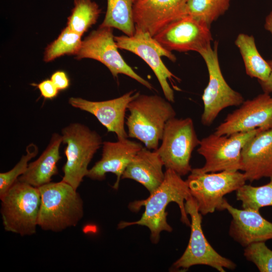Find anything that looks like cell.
I'll use <instances>...</instances> for the list:
<instances>
[{
    "label": "cell",
    "instance_id": "4316f807",
    "mask_svg": "<svg viewBox=\"0 0 272 272\" xmlns=\"http://www.w3.org/2000/svg\"><path fill=\"white\" fill-rule=\"evenodd\" d=\"M81 37V35L66 26L57 38L46 48L44 60L48 62L64 55H76L82 44Z\"/></svg>",
    "mask_w": 272,
    "mask_h": 272
},
{
    "label": "cell",
    "instance_id": "e0dca14e",
    "mask_svg": "<svg viewBox=\"0 0 272 272\" xmlns=\"http://www.w3.org/2000/svg\"><path fill=\"white\" fill-rule=\"evenodd\" d=\"M225 210L232 218L229 235L242 246L272 239V223L264 218L259 211L235 208L225 198L221 211Z\"/></svg>",
    "mask_w": 272,
    "mask_h": 272
},
{
    "label": "cell",
    "instance_id": "484cf974",
    "mask_svg": "<svg viewBox=\"0 0 272 272\" xmlns=\"http://www.w3.org/2000/svg\"><path fill=\"white\" fill-rule=\"evenodd\" d=\"M269 179L264 185L245 184L236 191V199L241 202L243 209L259 211L261 208L272 206V176Z\"/></svg>",
    "mask_w": 272,
    "mask_h": 272
},
{
    "label": "cell",
    "instance_id": "3957f363",
    "mask_svg": "<svg viewBox=\"0 0 272 272\" xmlns=\"http://www.w3.org/2000/svg\"><path fill=\"white\" fill-rule=\"evenodd\" d=\"M38 188L41 196L38 226L42 230L60 232L76 226L82 219L83 201L72 185L61 180Z\"/></svg>",
    "mask_w": 272,
    "mask_h": 272
},
{
    "label": "cell",
    "instance_id": "52a82bcc",
    "mask_svg": "<svg viewBox=\"0 0 272 272\" xmlns=\"http://www.w3.org/2000/svg\"><path fill=\"white\" fill-rule=\"evenodd\" d=\"M161 141L156 151L166 169H171L181 176L190 173L192 169L190 164L191 154L200 143L192 119L175 117L169 120Z\"/></svg>",
    "mask_w": 272,
    "mask_h": 272
},
{
    "label": "cell",
    "instance_id": "83f0119b",
    "mask_svg": "<svg viewBox=\"0 0 272 272\" xmlns=\"http://www.w3.org/2000/svg\"><path fill=\"white\" fill-rule=\"evenodd\" d=\"M27 153L23 155L19 162L10 171L0 173V197L14 184L27 170L29 161L38 154V148L34 144L26 148Z\"/></svg>",
    "mask_w": 272,
    "mask_h": 272
},
{
    "label": "cell",
    "instance_id": "7c38bea8",
    "mask_svg": "<svg viewBox=\"0 0 272 272\" xmlns=\"http://www.w3.org/2000/svg\"><path fill=\"white\" fill-rule=\"evenodd\" d=\"M118 48L113 34L112 28L100 26L82 41L81 47L76 55V58L96 60L104 64L114 78L119 74H123L148 89H153L152 85L149 82L136 73L126 63L118 52Z\"/></svg>",
    "mask_w": 272,
    "mask_h": 272
},
{
    "label": "cell",
    "instance_id": "44dd1931",
    "mask_svg": "<svg viewBox=\"0 0 272 272\" xmlns=\"http://www.w3.org/2000/svg\"><path fill=\"white\" fill-rule=\"evenodd\" d=\"M61 143V135L54 133L46 148L37 160L29 164L18 180L36 187L50 182L52 177L58 174L56 164L61 159L59 148Z\"/></svg>",
    "mask_w": 272,
    "mask_h": 272
},
{
    "label": "cell",
    "instance_id": "d6a6232c",
    "mask_svg": "<svg viewBox=\"0 0 272 272\" xmlns=\"http://www.w3.org/2000/svg\"><path fill=\"white\" fill-rule=\"evenodd\" d=\"M264 28L267 31H269L272 35V11L265 18Z\"/></svg>",
    "mask_w": 272,
    "mask_h": 272
},
{
    "label": "cell",
    "instance_id": "1f68e13d",
    "mask_svg": "<svg viewBox=\"0 0 272 272\" xmlns=\"http://www.w3.org/2000/svg\"><path fill=\"white\" fill-rule=\"evenodd\" d=\"M267 61L272 69V60H268ZM258 82L264 92L267 93L272 92V70L267 80L263 82L258 81Z\"/></svg>",
    "mask_w": 272,
    "mask_h": 272
},
{
    "label": "cell",
    "instance_id": "ffe728a7",
    "mask_svg": "<svg viewBox=\"0 0 272 272\" xmlns=\"http://www.w3.org/2000/svg\"><path fill=\"white\" fill-rule=\"evenodd\" d=\"M164 163L156 150L143 148L128 164L121 179H130L143 185L150 194L161 184L165 177Z\"/></svg>",
    "mask_w": 272,
    "mask_h": 272
},
{
    "label": "cell",
    "instance_id": "4dcf8cb0",
    "mask_svg": "<svg viewBox=\"0 0 272 272\" xmlns=\"http://www.w3.org/2000/svg\"><path fill=\"white\" fill-rule=\"evenodd\" d=\"M50 80L59 91L67 89L70 85V80L66 74L61 71L54 72L51 76Z\"/></svg>",
    "mask_w": 272,
    "mask_h": 272
},
{
    "label": "cell",
    "instance_id": "836d02e7",
    "mask_svg": "<svg viewBox=\"0 0 272 272\" xmlns=\"http://www.w3.org/2000/svg\"></svg>",
    "mask_w": 272,
    "mask_h": 272
},
{
    "label": "cell",
    "instance_id": "ba28073f",
    "mask_svg": "<svg viewBox=\"0 0 272 272\" xmlns=\"http://www.w3.org/2000/svg\"><path fill=\"white\" fill-rule=\"evenodd\" d=\"M185 208L191 220L190 236L184 252L173 263V269L185 271L196 265L209 266L220 272L235 269L236 264L217 252L207 240L202 229V215L192 196L185 201Z\"/></svg>",
    "mask_w": 272,
    "mask_h": 272
},
{
    "label": "cell",
    "instance_id": "7a4b0ae2",
    "mask_svg": "<svg viewBox=\"0 0 272 272\" xmlns=\"http://www.w3.org/2000/svg\"><path fill=\"white\" fill-rule=\"evenodd\" d=\"M170 102L157 95L139 94L127 106L128 137L140 140L148 149L157 150L167 122L176 115Z\"/></svg>",
    "mask_w": 272,
    "mask_h": 272
},
{
    "label": "cell",
    "instance_id": "603a6c76",
    "mask_svg": "<svg viewBox=\"0 0 272 272\" xmlns=\"http://www.w3.org/2000/svg\"><path fill=\"white\" fill-rule=\"evenodd\" d=\"M107 7L103 27L116 28L126 35L131 36L135 32L133 6L135 0H107Z\"/></svg>",
    "mask_w": 272,
    "mask_h": 272
},
{
    "label": "cell",
    "instance_id": "5b68a950",
    "mask_svg": "<svg viewBox=\"0 0 272 272\" xmlns=\"http://www.w3.org/2000/svg\"><path fill=\"white\" fill-rule=\"evenodd\" d=\"M62 143L66 144V161L62 170V180L77 189L86 176L88 165L103 144L101 136L95 130L80 123H72L61 129Z\"/></svg>",
    "mask_w": 272,
    "mask_h": 272
},
{
    "label": "cell",
    "instance_id": "277c9868",
    "mask_svg": "<svg viewBox=\"0 0 272 272\" xmlns=\"http://www.w3.org/2000/svg\"><path fill=\"white\" fill-rule=\"evenodd\" d=\"M0 198L6 231L21 236L36 233L41 204L38 187L17 180Z\"/></svg>",
    "mask_w": 272,
    "mask_h": 272
},
{
    "label": "cell",
    "instance_id": "f546056e",
    "mask_svg": "<svg viewBox=\"0 0 272 272\" xmlns=\"http://www.w3.org/2000/svg\"><path fill=\"white\" fill-rule=\"evenodd\" d=\"M41 95L45 99H52L58 94L59 90L50 79L45 80L36 85Z\"/></svg>",
    "mask_w": 272,
    "mask_h": 272
},
{
    "label": "cell",
    "instance_id": "30bf717a",
    "mask_svg": "<svg viewBox=\"0 0 272 272\" xmlns=\"http://www.w3.org/2000/svg\"><path fill=\"white\" fill-rule=\"evenodd\" d=\"M218 42L199 53L205 60L208 71L209 80L203 91L202 99L203 111L201 123L212 124L219 113L230 106H237L244 101L242 95L228 84L222 73L218 55Z\"/></svg>",
    "mask_w": 272,
    "mask_h": 272
},
{
    "label": "cell",
    "instance_id": "6da1fadb",
    "mask_svg": "<svg viewBox=\"0 0 272 272\" xmlns=\"http://www.w3.org/2000/svg\"><path fill=\"white\" fill-rule=\"evenodd\" d=\"M191 196L186 181L174 171L167 169L163 181L154 192L146 199L129 204V209L133 211L145 207V212L140 219L134 222L122 221L118 225V228L121 229L134 225L146 226L150 230L152 242L156 244L159 241L162 231L171 232L173 230L167 221L166 209L169 203L174 202L177 204L181 222L187 226H190L185 202Z\"/></svg>",
    "mask_w": 272,
    "mask_h": 272
},
{
    "label": "cell",
    "instance_id": "d6986e66",
    "mask_svg": "<svg viewBox=\"0 0 272 272\" xmlns=\"http://www.w3.org/2000/svg\"><path fill=\"white\" fill-rule=\"evenodd\" d=\"M247 180L272 176V127L261 129L241 151V167Z\"/></svg>",
    "mask_w": 272,
    "mask_h": 272
},
{
    "label": "cell",
    "instance_id": "5bb4252c",
    "mask_svg": "<svg viewBox=\"0 0 272 272\" xmlns=\"http://www.w3.org/2000/svg\"><path fill=\"white\" fill-rule=\"evenodd\" d=\"M272 127V97L264 92L251 100L244 101L241 106L229 114L218 126L214 133L219 135L246 132L261 128Z\"/></svg>",
    "mask_w": 272,
    "mask_h": 272
},
{
    "label": "cell",
    "instance_id": "8fae6325",
    "mask_svg": "<svg viewBox=\"0 0 272 272\" xmlns=\"http://www.w3.org/2000/svg\"><path fill=\"white\" fill-rule=\"evenodd\" d=\"M135 32L131 36H114L118 48L130 51L143 59L154 73L165 98L174 102V91L168 80L177 78L166 66L161 57L165 56L175 62L176 56L163 47L148 32L135 27Z\"/></svg>",
    "mask_w": 272,
    "mask_h": 272
},
{
    "label": "cell",
    "instance_id": "cb8c5ba5",
    "mask_svg": "<svg viewBox=\"0 0 272 272\" xmlns=\"http://www.w3.org/2000/svg\"><path fill=\"white\" fill-rule=\"evenodd\" d=\"M101 12V10L94 1L74 0V7L67 18L66 26L82 36L96 23Z\"/></svg>",
    "mask_w": 272,
    "mask_h": 272
},
{
    "label": "cell",
    "instance_id": "9c48e42d",
    "mask_svg": "<svg viewBox=\"0 0 272 272\" xmlns=\"http://www.w3.org/2000/svg\"><path fill=\"white\" fill-rule=\"evenodd\" d=\"M262 129L258 128L230 135L214 133L203 138L200 141L197 151L205 158V163L196 169L203 173L241 170L242 148Z\"/></svg>",
    "mask_w": 272,
    "mask_h": 272
},
{
    "label": "cell",
    "instance_id": "f1b7e54d",
    "mask_svg": "<svg viewBox=\"0 0 272 272\" xmlns=\"http://www.w3.org/2000/svg\"><path fill=\"white\" fill-rule=\"evenodd\" d=\"M245 258L254 264L260 272H272V250L264 241L251 243L245 247Z\"/></svg>",
    "mask_w": 272,
    "mask_h": 272
},
{
    "label": "cell",
    "instance_id": "4fadbf2b",
    "mask_svg": "<svg viewBox=\"0 0 272 272\" xmlns=\"http://www.w3.org/2000/svg\"><path fill=\"white\" fill-rule=\"evenodd\" d=\"M166 50L200 53L211 46L213 37L206 23L186 15L167 25L154 36Z\"/></svg>",
    "mask_w": 272,
    "mask_h": 272
},
{
    "label": "cell",
    "instance_id": "9a60e30c",
    "mask_svg": "<svg viewBox=\"0 0 272 272\" xmlns=\"http://www.w3.org/2000/svg\"><path fill=\"white\" fill-rule=\"evenodd\" d=\"M187 0H135V27L155 36L171 23L187 15Z\"/></svg>",
    "mask_w": 272,
    "mask_h": 272
},
{
    "label": "cell",
    "instance_id": "2e32d148",
    "mask_svg": "<svg viewBox=\"0 0 272 272\" xmlns=\"http://www.w3.org/2000/svg\"><path fill=\"white\" fill-rule=\"evenodd\" d=\"M139 94L132 90L118 98L101 101L71 97L69 103L75 108L93 115L108 132L115 133L118 140H122L128 137L124 126L126 110L128 104Z\"/></svg>",
    "mask_w": 272,
    "mask_h": 272
},
{
    "label": "cell",
    "instance_id": "8992f818",
    "mask_svg": "<svg viewBox=\"0 0 272 272\" xmlns=\"http://www.w3.org/2000/svg\"><path fill=\"white\" fill-rule=\"evenodd\" d=\"M186 181L199 212L206 215L221 211L224 196L236 191L247 180L239 171L203 173L193 168Z\"/></svg>",
    "mask_w": 272,
    "mask_h": 272
},
{
    "label": "cell",
    "instance_id": "ac0fdd59",
    "mask_svg": "<svg viewBox=\"0 0 272 272\" xmlns=\"http://www.w3.org/2000/svg\"><path fill=\"white\" fill-rule=\"evenodd\" d=\"M101 159L89 169L87 177L93 180H103L106 174L116 176L113 188L117 189L124 170L135 155L143 148L139 143L127 139L112 142H103Z\"/></svg>",
    "mask_w": 272,
    "mask_h": 272
},
{
    "label": "cell",
    "instance_id": "7402d4cb",
    "mask_svg": "<svg viewBox=\"0 0 272 272\" xmlns=\"http://www.w3.org/2000/svg\"><path fill=\"white\" fill-rule=\"evenodd\" d=\"M235 43L242 57L247 75L260 81L267 80L272 69L259 53L253 36L239 34Z\"/></svg>",
    "mask_w": 272,
    "mask_h": 272
},
{
    "label": "cell",
    "instance_id": "d4e9b609",
    "mask_svg": "<svg viewBox=\"0 0 272 272\" xmlns=\"http://www.w3.org/2000/svg\"><path fill=\"white\" fill-rule=\"evenodd\" d=\"M231 0H187L186 14L202 21L209 27L228 10Z\"/></svg>",
    "mask_w": 272,
    "mask_h": 272
}]
</instances>
